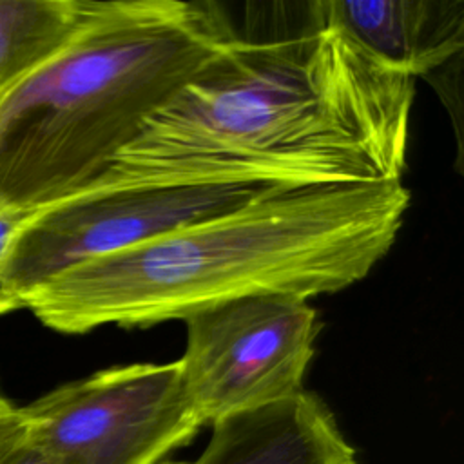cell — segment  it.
Listing matches in <instances>:
<instances>
[{
    "instance_id": "6da1fadb",
    "label": "cell",
    "mask_w": 464,
    "mask_h": 464,
    "mask_svg": "<svg viewBox=\"0 0 464 464\" xmlns=\"http://www.w3.org/2000/svg\"><path fill=\"white\" fill-rule=\"evenodd\" d=\"M308 9L294 34L236 36L89 187L401 181L415 80L372 58L330 0Z\"/></svg>"
},
{
    "instance_id": "7a4b0ae2",
    "label": "cell",
    "mask_w": 464,
    "mask_h": 464,
    "mask_svg": "<svg viewBox=\"0 0 464 464\" xmlns=\"http://www.w3.org/2000/svg\"><path fill=\"white\" fill-rule=\"evenodd\" d=\"M410 207L402 181L279 187L212 219L76 265L20 304L62 334L147 328L237 297L334 294L388 254Z\"/></svg>"
},
{
    "instance_id": "3957f363",
    "label": "cell",
    "mask_w": 464,
    "mask_h": 464,
    "mask_svg": "<svg viewBox=\"0 0 464 464\" xmlns=\"http://www.w3.org/2000/svg\"><path fill=\"white\" fill-rule=\"evenodd\" d=\"M236 36L214 2L89 0L72 40L0 94V205L33 212L89 187Z\"/></svg>"
},
{
    "instance_id": "277c9868",
    "label": "cell",
    "mask_w": 464,
    "mask_h": 464,
    "mask_svg": "<svg viewBox=\"0 0 464 464\" xmlns=\"http://www.w3.org/2000/svg\"><path fill=\"white\" fill-rule=\"evenodd\" d=\"M277 183L87 187L36 208L0 270V315L54 276L236 210Z\"/></svg>"
},
{
    "instance_id": "5b68a950",
    "label": "cell",
    "mask_w": 464,
    "mask_h": 464,
    "mask_svg": "<svg viewBox=\"0 0 464 464\" xmlns=\"http://www.w3.org/2000/svg\"><path fill=\"white\" fill-rule=\"evenodd\" d=\"M49 464H161L203 422L179 362H134L65 382L22 406Z\"/></svg>"
},
{
    "instance_id": "8992f818",
    "label": "cell",
    "mask_w": 464,
    "mask_h": 464,
    "mask_svg": "<svg viewBox=\"0 0 464 464\" xmlns=\"http://www.w3.org/2000/svg\"><path fill=\"white\" fill-rule=\"evenodd\" d=\"M178 359L203 426L304 390L319 314L294 294H257L188 314Z\"/></svg>"
},
{
    "instance_id": "52a82bcc",
    "label": "cell",
    "mask_w": 464,
    "mask_h": 464,
    "mask_svg": "<svg viewBox=\"0 0 464 464\" xmlns=\"http://www.w3.org/2000/svg\"><path fill=\"white\" fill-rule=\"evenodd\" d=\"M190 464H357L330 408L312 392L216 420Z\"/></svg>"
},
{
    "instance_id": "ba28073f",
    "label": "cell",
    "mask_w": 464,
    "mask_h": 464,
    "mask_svg": "<svg viewBox=\"0 0 464 464\" xmlns=\"http://www.w3.org/2000/svg\"><path fill=\"white\" fill-rule=\"evenodd\" d=\"M339 24L379 63L426 76L464 45L460 0H330Z\"/></svg>"
},
{
    "instance_id": "9c48e42d",
    "label": "cell",
    "mask_w": 464,
    "mask_h": 464,
    "mask_svg": "<svg viewBox=\"0 0 464 464\" xmlns=\"http://www.w3.org/2000/svg\"><path fill=\"white\" fill-rule=\"evenodd\" d=\"M87 9L89 0H0V94L58 54Z\"/></svg>"
},
{
    "instance_id": "30bf717a",
    "label": "cell",
    "mask_w": 464,
    "mask_h": 464,
    "mask_svg": "<svg viewBox=\"0 0 464 464\" xmlns=\"http://www.w3.org/2000/svg\"><path fill=\"white\" fill-rule=\"evenodd\" d=\"M0 464H49V460L27 439L24 426V430L0 450Z\"/></svg>"
},
{
    "instance_id": "8fae6325",
    "label": "cell",
    "mask_w": 464,
    "mask_h": 464,
    "mask_svg": "<svg viewBox=\"0 0 464 464\" xmlns=\"http://www.w3.org/2000/svg\"><path fill=\"white\" fill-rule=\"evenodd\" d=\"M29 216L31 212L27 210H16V208L0 205V270L20 227L25 223Z\"/></svg>"
},
{
    "instance_id": "7c38bea8",
    "label": "cell",
    "mask_w": 464,
    "mask_h": 464,
    "mask_svg": "<svg viewBox=\"0 0 464 464\" xmlns=\"http://www.w3.org/2000/svg\"><path fill=\"white\" fill-rule=\"evenodd\" d=\"M25 426L22 406H16L0 392V450Z\"/></svg>"
},
{
    "instance_id": "4fadbf2b",
    "label": "cell",
    "mask_w": 464,
    "mask_h": 464,
    "mask_svg": "<svg viewBox=\"0 0 464 464\" xmlns=\"http://www.w3.org/2000/svg\"><path fill=\"white\" fill-rule=\"evenodd\" d=\"M161 464H190V462H174V460H165Z\"/></svg>"
}]
</instances>
